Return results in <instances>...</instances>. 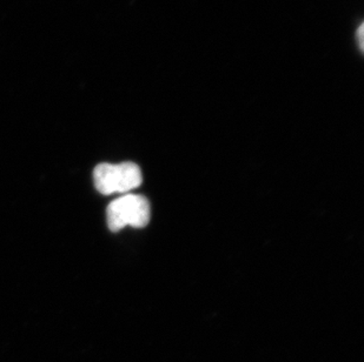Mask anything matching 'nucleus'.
<instances>
[{"label":"nucleus","instance_id":"f03ea898","mask_svg":"<svg viewBox=\"0 0 364 362\" xmlns=\"http://www.w3.org/2000/svg\"><path fill=\"white\" fill-rule=\"evenodd\" d=\"M150 216V204L148 199L141 195H124L107 206V226L112 232H118L125 226L143 229L148 226Z\"/></svg>","mask_w":364,"mask_h":362},{"label":"nucleus","instance_id":"f257e3e1","mask_svg":"<svg viewBox=\"0 0 364 362\" xmlns=\"http://www.w3.org/2000/svg\"><path fill=\"white\" fill-rule=\"evenodd\" d=\"M143 181L141 168L134 163L100 164L93 171V182L102 194L125 193L139 187Z\"/></svg>","mask_w":364,"mask_h":362}]
</instances>
